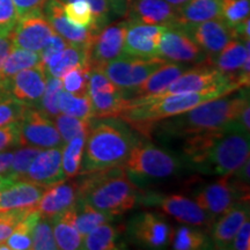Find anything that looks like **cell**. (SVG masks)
<instances>
[{
  "mask_svg": "<svg viewBox=\"0 0 250 250\" xmlns=\"http://www.w3.org/2000/svg\"><path fill=\"white\" fill-rule=\"evenodd\" d=\"M249 132L234 121L221 129L184 138L183 161L199 174H232L249 159Z\"/></svg>",
  "mask_w": 250,
  "mask_h": 250,
  "instance_id": "obj_1",
  "label": "cell"
},
{
  "mask_svg": "<svg viewBox=\"0 0 250 250\" xmlns=\"http://www.w3.org/2000/svg\"><path fill=\"white\" fill-rule=\"evenodd\" d=\"M249 104L248 88H241L220 98L210 100L177 116L159 122L154 129L171 138H187L193 134L221 129L239 118Z\"/></svg>",
  "mask_w": 250,
  "mask_h": 250,
  "instance_id": "obj_2",
  "label": "cell"
},
{
  "mask_svg": "<svg viewBox=\"0 0 250 250\" xmlns=\"http://www.w3.org/2000/svg\"><path fill=\"white\" fill-rule=\"evenodd\" d=\"M137 140L130 127L116 118L92 122L86 136L79 175L122 166L129 158Z\"/></svg>",
  "mask_w": 250,
  "mask_h": 250,
  "instance_id": "obj_3",
  "label": "cell"
},
{
  "mask_svg": "<svg viewBox=\"0 0 250 250\" xmlns=\"http://www.w3.org/2000/svg\"><path fill=\"white\" fill-rule=\"evenodd\" d=\"M81 176L77 180L79 199L96 210L117 217L139 204L143 190L130 180L122 166Z\"/></svg>",
  "mask_w": 250,
  "mask_h": 250,
  "instance_id": "obj_4",
  "label": "cell"
},
{
  "mask_svg": "<svg viewBox=\"0 0 250 250\" xmlns=\"http://www.w3.org/2000/svg\"><path fill=\"white\" fill-rule=\"evenodd\" d=\"M224 95L227 94L221 90H205L165 96L132 98L129 99V103L120 118L145 138H149L159 122L177 116L202 103Z\"/></svg>",
  "mask_w": 250,
  "mask_h": 250,
  "instance_id": "obj_5",
  "label": "cell"
},
{
  "mask_svg": "<svg viewBox=\"0 0 250 250\" xmlns=\"http://www.w3.org/2000/svg\"><path fill=\"white\" fill-rule=\"evenodd\" d=\"M182 160L146 140H137L129 158L122 165L137 187L169 179L181 170Z\"/></svg>",
  "mask_w": 250,
  "mask_h": 250,
  "instance_id": "obj_6",
  "label": "cell"
},
{
  "mask_svg": "<svg viewBox=\"0 0 250 250\" xmlns=\"http://www.w3.org/2000/svg\"><path fill=\"white\" fill-rule=\"evenodd\" d=\"M139 204L146 208H156L166 215H169L179 223L188 226L204 227L206 229H210L215 220L195 201L179 193L161 195L156 192H143Z\"/></svg>",
  "mask_w": 250,
  "mask_h": 250,
  "instance_id": "obj_7",
  "label": "cell"
},
{
  "mask_svg": "<svg viewBox=\"0 0 250 250\" xmlns=\"http://www.w3.org/2000/svg\"><path fill=\"white\" fill-rule=\"evenodd\" d=\"M193 199L213 219L224 214L237 202H249V187L237 183L232 174L224 175L220 180L199 188Z\"/></svg>",
  "mask_w": 250,
  "mask_h": 250,
  "instance_id": "obj_8",
  "label": "cell"
},
{
  "mask_svg": "<svg viewBox=\"0 0 250 250\" xmlns=\"http://www.w3.org/2000/svg\"><path fill=\"white\" fill-rule=\"evenodd\" d=\"M88 95L92 101L94 118H120L129 99L100 67L90 68Z\"/></svg>",
  "mask_w": 250,
  "mask_h": 250,
  "instance_id": "obj_9",
  "label": "cell"
},
{
  "mask_svg": "<svg viewBox=\"0 0 250 250\" xmlns=\"http://www.w3.org/2000/svg\"><path fill=\"white\" fill-rule=\"evenodd\" d=\"M165 62L167 61L161 57L140 58L124 55L100 68L121 89L132 92Z\"/></svg>",
  "mask_w": 250,
  "mask_h": 250,
  "instance_id": "obj_10",
  "label": "cell"
},
{
  "mask_svg": "<svg viewBox=\"0 0 250 250\" xmlns=\"http://www.w3.org/2000/svg\"><path fill=\"white\" fill-rule=\"evenodd\" d=\"M126 234L136 245L148 249H164L171 245L174 230L161 214L143 211L134 214L126 225Z\"/></svg>",
  "mask_w": 250,
  "mask_h": 250,
  "instance_id": "obj_11",
  "label": "cell"
},
{
  "mask_svg": "<svg viewBox=\"0 0 250 250\" xmlns=\"http://www.w3.org/2000/svg\"><path fill=\"white\" fill-rule=\"evenodd\" d=\"M19 123V145L51 148L64 146L55 122L44 112L35 108H28Z\"/></svg>",
  "mask_w": 250,
  "mask_h": 250,
  "instance_id": "obj_12",
  "label": "cell"
},
{
  "mask_svg": "<svg viewBox=\"0 0 250 250\" xmlns=\"http://www.w3.org/2000/svg\"><path fill=\"white\" fill-rule=\"evenodd\" d=\"M127 24V20L105 24L94 35L88 52L90 66L101 67L125 55L124 42Z\"/></svg>",
  "mask_w": 250,
  "mask_h": 250,
  "instance_id": "obj_13",
  "label": "cell"
},
{
  "mask_svg": "<svg viewBox=\"0 0 250 250\" xmlns=\"http://www.w3.org/2000/svg\"><path fill=\"white\" fill-rule=\"evenodd\" d=\"M54 33V28L42 11L19 18L8 36L15 48L41 52Z\"/></svg>",
  "mask_w": 250,
  "mask_h": 250,
  "instance_id": "obj_14",
  "label": "cell"
},
{
  "mask_svg": "<svg viewBox=\"0 0 250 250\" xmlns=\"http://www.w3.org/2000/svg\"><path fill=\"white\" fill-rule=\"evenodd\" d=\"M159 57L174 62L199 64L208 56L182 27H167L161 36Z\"/></svg>",
  "mask_w": 250,
  "mask_h": 250,
  "instance_id": "obj_15",
  "label": "cell"
},
{
  "mask_svg": "<svg viewBox=\"0 0 250 250\" xmlns=\"http://www.w3.org/2000/svg\"><path fill=\"white\" fill-rule=\"evenodd\" d=\"M46 77L45 66L42 62L20 71L9 80L7 94L28 107H39L45 90Z\"/></svg>",
  "mask_w": 250,
  "mask_h": 250,
  "instance_id": "obj_16",
  "label": "cell"
},
{
  "mask_svg": "<svg viewBox=\"0 0 250 250\" xmlns=\"http://www.w3.org/2000/svg\"><path fill=\"white\" fill-rule=\"evenodd\" d=\"M124 15L129 22L177 26V7L165 0H126Z\"/></svg>",
  "mask_w": 250,
  "mask_h": 250,
  "instance_id": "obj_17",
  "label": "cell"
},
{
  "mask_svg": "<svg viewBox=\"0 0 250 250\" xmlns=\"http://www.w3.org/2000/svg\"><path fill=\"white\" fill-rule=\"evenodd\" d=\"M166 28L158 24L129 22L125 35L124 54L140 58L159 57V45Z\"/></svg>",
  "mask_w": 250,
  "mask_h": 250,
  "instance_id": "obj_18",
  "label": "cell"
},
{
  "mask_svg": "<svg viewBox=\"0 0 250 250\" xmlns=\"http://www.w3.org/2000/svg\"><path fill=\"white\" fill-rule=\"evenodd\" d=\"M62 146L42 149L35 156L21 180L30 181L44 188L67 180L62 169Z\"/></svg>",
  "mask_w": 250,
  "mask_h": 250,
  "instance_id": "obj_19",
  "label": "cell"
},
{
  "mask_svg": "<svg viewBox=\"0 0 250 250\" xmlns=\"http://www.w3.org/2000/svg\"><path fill=\"white\" fill-rule=\"evenodd\" d=\"M64 2L62 0H45L43 6V14L54 28L55 33L61 35L70 44L78 48L88 50L92 45L94 35L89 28L77 27L67 20L62 9Z\"/></svg>",
  "mask_w": 250,
  "mask_h": 250,
  "instance_id": "obj_20",
  "label": "cell"
},
{
  "mask_svg": "<svg viewBox=\"0 0 250 250\" xmlns=\"http://www.w3.org/2000/svg\"><path fill=\"white\" fill-rule=\"evenodd\" d=\"M182 28L186 29L208 57H213L227 45L230 40L234 39L233 29L228 27L221 19H213Z\"/></svg>",
  "mask_w": 250,
  "mask_h": 250,
  "instance_id": "obj_21",
  "label": "cell"
},
{
  "mask_svg": "<svg viewBox=\"0 0 250 250\" xmlns=\"http://www.w3.org/2000/svg\"><path fill=\"white\" fill-rule=\"evenodd\" d=\"M79 198L78 181H62L46 188L37 203L36 210L42 218L52 220L76 204Z\"/></svg>",
  "mask_w": 250,
  "mask_h": 250,
  "instance_id": "obj_22",
  "label": "cell"
},
{
  "mask_svg": "<svg viewBox=\"0 0 250 250\" xmlns=\"http://www.w3.org/2000/svg\"><path fill=\"white\" fill-rule=\"evenodd\" d=\"M45 189L30 181H14L0 193V212L33 210Z\"/></svg>",
  "mask_w": 250,
  "mask_h": 250,
  "instance_id": "obj_23",
  "label": "cell"
},
{
  "mask_svg": "<svg viewBox=\"0 0 250 250\" xmlns=\"http://www.w3.org/2000/svg\"><path fill=\"white\" fill-rule=\"evenodd\" d=\"M249 202H237L232 208H228L224 214L214 220L210 228L211 241L214 248H229L234 236L239 232L240 227L249 219Z\"/></svg>",
  "mask_w": 250,
  "mask_h": 250,
  "instance_id": "obj_24",
  "label": "cell"
},
{
  "mask_svg": "<svg viewBox=\"0 0 250 250\" xmlns=\"http://www.w3.org/2000/svg\"><path fill=\"white\" fill-rule=\"evenodd\" d=\"M186 67L177 62H165L162 66L153 72L138 87H136L129 99L132 98H147V96L156 95V94L164 92L168 86L176 80L183 72Z\"/></svg>",
  "mask_w": 250,
  "mask_h": 250,
  "instance_id": "obj_25",
  "label": "cell"
},
{
  "mask_svg": "<svg viewBox=\"0 0 250 250\" xmlns=\"http://www.w3.org/2000/svg\"><path fill=\"white\" fill-rule=\"evenodd\" d=\"M221 0H189L177 7V26L189 27L220 19Z\"/></svg>",
  "mask_w": 250,
  "mask_h": 250,
  "instance_id": "obj_26",
  "label": "cell"
},
{
  "mask_svg": "<svg viewBox=\"0 0 250 250\" xmlns=\"http://www.w3.org/2000/svg\"><path fill=\"white\" fill-rule=\"evenodd\" d=\"M250 40L242 41L234 37L227 45L213 57H208V62L219 71L226 74H235L247 59L250 58Z\"/></svg>",
  "mask_w": 250,
  "mask_h": 250,
  "instance_id": "obj_27",
  "label": "cell"
},
{
  "mask_svg": "<svg viewBox=\"0 0 250 250\" xmlns=\"http://www.w3.org/2000/svg\"><path fill=\"white\" fill-rule=\"evenodd\" d=\"M74 205L57 217H55L52 220H50L58 249H81L83 237L81 236L79 230L76 227V208H74Z\"/></svg>",
  "mask_w": 250,
  "mask_h": 250,
  "instance_id": "obj_28",
  "label": "cell"
},
{
  "mask_svg": "<svg viewBox=\"0 0 250 250\" xmlns=\"http://www.w3.org/2000/svg\"><path fill=\"white\" fill-rule=\"evenodd\" d=\"M41 62L40 52L13 46L0 68V94H7L9 80L20 71L36 66Z\"/></svg>",
  "mask_w": 250,
  "mask_h": 250,
  "instance_id": "obj_29",
  "label": "cell"
},
{
  "mask_svg": "<svg viewBox=\"0 0 250 250\" xmlns=\"http://www.w3.org/2000/svg\"><path fill=\"white\" fill-rule=\"evenodd\" d=\"M89 64L88 50L68 44L62 51L50 58L44 65L46 76L59 78L72 67Z\"/></svg>",
  "mask_w": 250,
  "mask_h": 250,
  "instance_id": "obj_30",
  "label": "cell"
},
{
  "mask_svg": "<svg viewBox=\"0 0 250 250\" xmlns=\"http://www.w3.org/2000/svg\"><path fill=\"white\" fill-rule=\"evenodd\" d=\"M123 228L107 224L100 225L83 239L81 249L86 250H115L124 248L122 243Z\"/></svg>",
  "mask_w": 250,
  "mask_h": 250,
  "instance_id": "obj_31",
  "label": "cell"
},
{
  "mask_svg": "<svg viewBox=\"0 0 250 250\" xmlns=\"http://www.w3.org/2000/svg\"><path fill=\"white\" fill-rule=\"evenodd\" d=\"M40 218L41 215L36 208L28 211L4 242L7 248L12 250L31 249L33 230Z\"/></svg>",
  "mask_w": 250,
  "mask_h": 250,
  "instance_id": "obj_32",
  "label": "cell"
},
{
  "mask_svg": "<svg viewBox=\"0 0 250 250\" xmlns=\"http://www.w3.org/2000/svg\"><path fill=\"white\" fill-rule=\"evenodd\" d=\"M74 208H76V227L83 237H85L94 228L100 225L110 223L115 218L110 214L96 210L79 198Z\"/></svg>",
  "mask_w": 250,
  "mask_h": 250,
  "instance_id": "obj_33",
  "label": "cell"
},
{
  "mask_svg": "<svg viewBox=\"0 0 250 250\" xmlns=\"http://www.w3.org/2000/svg\"><path fill=\"white\" fill-rule=\"evenodd\" d=\"M87 134H79L64 144L62 152V164L66 179H74L80 174Z\"/></svg>",
  "mask_w": 250,
  "mask_h": 250,
  "instance_id": "obj_34",
  "label": "cell"
},
{
  "mask_svg": "<svg viewBox=\"0 0 250 250\" xmlns=\"http://www.w3.org/2000/svg\"><path fill=\"white\" fill-rule=\"evenodd\" d=\"M58 108L62 114H66L86 121L94 120L92 101H90L89 95H73L62 88L58 98Z\"/></svg>",
  "mask_w": 250,
  "mask_h": 250,
  "instance_id": "obj_35",
  "label": "cell"
},
{
  "mask_svg": "<svg viewBox=\"0 0 250 250\" xmlns=\"http://www.w3.org/2000/svg\"><path fill=\"white\" fill-rule=\"evenodd\" d=\"M62 9H64L65 17L72 24L77 27L89 28L94 34L98 33L93 8L86 0H73V1L64 2Z\"/></svg>",
  "mask_w": 250,
  "mask_h": 250,
  "instance_id": "obj_36",
  "label": "cell"
},
{
  "mask_svg": "<svg viewBox=\"0 0 250 250\" xmlns=\"http://www.w3.org/2000/svg\"><path fill=\"white\" fill-rule=\"evenodd\" d=\"M171 247L175 250H198L205 249L208 246V239L206 234L197 227L181 226L174 233L171 240Z\"/></svg>",
  "mask_w": 250,
  "mask_h": 250,
  "instance_id": "obj_37",
  "label": "cell"
},
{
  "mask_svg": "<svg viewBox=\"0 0 250 250\" xmlns=\"http://www.w3.org/2000/svg\"><path fill=\"white\" fill-rule=\"evenodd\" d=\"M90 64L72 67L61 77L62 88L78 96L88 95Z\"/></svg>",
  "mask_w": 250,
  "mask_h": 250,
  "instance_id": "obj_38",
  "label": "cell"
},
{
  "mask_svg": "<svg viewBox=\"0 0 250 250\" xmlns=\"http://www.w3.org/2000/svg\"><path fill=\"white\" fill-rule=\"evenodd\" d=\"M62 2L73 1V0H62ZM92 6L94 17L96 20L98 31L108 24L109 20L114 15H124L126 0H86Z\"/></svg>",
  "mask_w": 250,
  "mask_h": 250,
  "instance_id": "obj_39",
  "label": "cell"
},
{
  "mask_svg": "<svg viewBox=\"0 0 250 250\" xmlns=\"http://www.w3.org/2000/svg\"><path fill=\"white\" fill-rule=\"evenodd\" d=\"M90 124H92V121L81 120V118L62 114V112L55 117V125L64 144L70 142L72 138L79 134L88 133Z\"/></svg>",
  "mask_w": 250,
  "mask_h": 250,
  "instance_id": "obj_40",
  "label": "cell"
},
{
  "mask_svg": "<svg viewBox=\"0 0 250 250\" xmlns=\"http://www.w3.org/2000/svg\"><path fill=\"white\" fill-rule=\"evenodd\" d=\"M249 0H221L220 19L229 28L236 27L249 19Z\"/></svg>",
  "mask_w": 250,
  "mask_h": 250,
  "instance_id": "obj_41",
  "label": "cell"
},
{
  "mask_svg": "<svg viewBox=\"0 0 250 250\" xmlns=\"http://www.w3.org/2000/svg\"><path fill=\"white\" fill-rule=\"evenodd\" d=\"M62 89V80L59 78L46 77V86L44 94L40 101V110L44 112L50 118H55L61 114L58 108V98Z\"/></svg>",
  "mask_w": 250,
  "mask_h": 250,
  "instance_id": "obj_42",
  "label": "cell"
},
{
  "mask_svg": "<svg viewBox=\"0 0 250 250\" xmlns=\"http://www.w3.org/2000/svg\"><path fill=\"white\" fill-rule=\"evenodd\" d=\"M28 108L30 107L12 98L8 94H0V126L20 121Z\"/></svg>",
  "mask_w": 250,
  "mask_h": 250,
  "instance_id": "obj_43",
  "label": "cell"
},
{
  "mask_svg": "<svg viewBox=\"0 0 250 250\" xmlns=\"http://www.w3.org/2000/svg\"><path fill=\"white\" fill-rule=\"evenodd\" d=\"M31 249L36 250H56V245L54 230H52L51 221L49 219L40 218L33 230L31 237Z\"/></svg>",
  "mask_w": 250,
  "mask_h": 250,
  "instance_id": "obj_44",
  "label": "cell"
},
{
  "mask_svg": "<svg viewBox=\"0 0 250 250\" xmlns=\"http://www.w3.org/2000/svg\"><path fill=\"white\" fill-rule=\"evenodd\" d=\"M41 151H42V148L34 147V146H24L23 148L19 149L13 154V160L9 166L7 174L14 177L15 180L22 179L30 164Z\"/></svg>",
  "mask_w": 250,
  "mask_h": 250,
  "instance_id": "obj_45",
  "label": "cell"
},
{
  "mask_svg": "<svg viewBox=\"0 0 250 250\" xmlns=\"http://www.w3.org/2000/svg\"><path fill=\"white\" fill-rule=\"evenodd\" d=\"M19 20L12 0H0V36H8Z\"/></svg>",
  "mask_w": 250,
  "mask_h": 250,
  "instance_id": "obj_46",
  "label": "cell"
},
{
  "mask_svg": "<svg viewBox=\"0 0 250 250\" xmlns=\"http://www.w3.org/2000/svg\"><path fill=\"white\" fill-rule=\"evenodd\" d=\"M28 211L0 212V245H2L6 241V239L11 235L15 226L20 223V220Z\"/></svg>",
  "mask_w": 250,
  "mask_h": 250,
  "instance_id": "obj_47",
  "label": "cell"
},
{
  "mask_svg": "<svg viewBox=\"0 0 250 250\" xmlns=\"http://www.w3.org/2000/svg\"><path fill=\"white\" fill-rule=\"evenodd\" d=\"M68 44L70 43H67L61 35H58L57 33H54V35L50 37V40L48 41L44 48L41 50V62L43 65H45L50 58H52L55 55L62 51Z\"/></svg>",
  "mask_w": 250,
  "mask_h": 250,
  "instance_id": "obj_48",
  "label": "cell"
},
{
  "mask_svg": "<svg viewBox=\"0 0 250 250\" xmlns=\"http://www.w3.org/2000/svg\"><path fill=\"white\" fill-rule=\"evenodd\" d=\"M19 145V123L0 126V152L7 151L8 148Z\"/></svg>",
  "mask_w": 250,
  "mask_h": 250,
  "instance_id": "obj_49",
  "label": "cell"
},
{
  "mask_svg": "<svg viewBox=\"0 0 250 250\" xmlns=\"http://www.w3.org/2000/svg\"><path fill=\"white\" fill-rule=\"evenodd\" d=\"M230 249L236 250H249L250 249V224L249 219H247L242 226L240 227L239 232L234 236L232 243L229 246Z\"/></svg>",
  "mask_w": 250,
  "mask_h": 250,
  "instance_id": "obj_50",
  "label": "cell"
},
{
  "mask_svg": "<svg viewBox=\"0 0 250 250\" xmlns=\"http://www.w3.org/2000/svg\"><path fill=\"white\" fill-rule=\"evenodd\" d=\"M17 8L19 18L23 15L42 12L45 0H12Z\"/></svg>",
  "mask_w": 250,
  "mask_h": 250,
  "instance_id": "obj_51",
  "label": "cell"
},
{
  "mask_svg": "<svg viewBox=\"0 0 250 250\" xmlns=\"http://www.w3.org/2000/svg\"><path fill=\"white\" fill-rule=\"evenodd\" d=\"M12 48H13V44H12L9 36H0V68H1L2 62H5Z\"/></svg>",
  "mask_w": 250,
  "mask_h": 250,
  "instance_id": "obj_52",
  "label": "cell"
},
{
  "mask_svg": "<svg viewBox=\"0 0 250 250\" xmlns=\"http://www.w3.org/2000/svg\"><path fill=\"white\" fill-rule=\"evenodd\" d=\"M13 160V153L11 152H0V174L7 173L9 166Z\"/></svg>",
  "mask_w": 250,
  "mask_h": 250,
  "instance_id": "obj_53",
  "label": "cell"
},
{
  "mask_svg": "<svg viewBox=\"0 0 250 250\" xmlns=\"http://www.w3.org/2000/svg\"><path fill=\"white\" fill-rule=\"evenodd\" d=\"M14 181H17V180H15L14 177H12L11 175L7 173L0 174V193H1L2 190H4L5 188H7L9 184L13 183Z\"/></svg>",
  "mask_w": 250,
  "mask_h": 250,
  "instance_id": "obj_54",
  "label": "cell"
},
{
  "mask_svg": "<svg viewBox=\"0 0 250 250\" xmlns=\"http://www.w3.org/2000/svg\"><path fill=\"white\" fill-rule=\"evenodd\" d=\"M165 1H167L168 4L175 6V7H180V6L184 5L187 1H189V0H165Z\"/></svg>",
  "mask_w": 250,
  "mask_h": 250,
  "instance_id": "obj_55",
  "label": "cell"
}]
</instances>
